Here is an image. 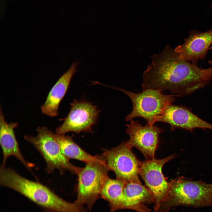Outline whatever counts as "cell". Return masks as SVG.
Masks as SVG:
<instances>
[{
	"label": "cell",
	"instance_id": "8992f818",
	"mask_svg": "<svg viewBox=\"0 0 212 212\" xmlns=\"http://www.w3.org/2000/svg\"><path fill=\"white\" fill-rule=\"evenodd\" d=\"M115 89L127 95L132 105V112L125 117L126 121L140 117L144 119L150 125L158 122L164 111L175 101V96L165 95L153 89H147L135 93L121 89Z\"/></svg>",
	"mask_w": 212,
	"mask_h": 212
},
{
	"label": "cell",
	"instance_id": "5b68a950",
	"mask_svg": "<svg viewBox=\"0 0 212 212\" xmlns=\"http://www.w3.org/2000/svg\"><path fill=\"white\" fill-rule=\"evenodd\" d=\"M36 130L37 133L36 136L25 135L24 138L43 157L46 165L47 173H52L57 169L61 175L66 171L77 175L82 168L71 164L62 154L54 137L53 132L44 126L38 127Z\"/></svg>",
	"mask_w": 212,
	"mask_h": 212
},
{
	"label": "cell",
	"instance_id": "9c48e42d",
	"mask_svg": "<svg viewBox=\"0 0 212 212\" xmlns=\"http://www.w3.org/2000/svg\"><path fill=\"white\" fill-rule=\"evenodd\" d=\"M62 125L56 130V133L65 135L69 132H92V127L97 120L100 111L92 103L74 100Z\"/></svg>",
	"mask_w": 212,
	"mask_h": 212
},
{
	"label": "cell",
	"instance_id": "e0dca14e",
	"mask_svg": "<svg viewBox=\"0 0 212 212\" xmlns=\"http://www.w3.org/2000/svg\"><path fill=\"white\" fill-rule=\"evenodd\" d=\"M53 136L62 154L68 159H75L86 163L96 158L97 155L93 156L85 151L74 142L71 136L54 133Z\"/></svg>",
	"mask_w": 212,
	"mask_h": 212
},
{
	"label": "cell",
	"instance_id": "7c38bea8",
	"mask_svg": "<svg viewBox=\"0 0 212 212\" xmlns=\"http://www.w3.org/2000/svg\"><path fill=\"white\" fill-rule=\"evenodd\" d=\"M17 122H7L5 120L1 108L0 110V143L2 150L3 167L8 158L14 156L19 160L35 177L37 178L32 171L35 165L27 161L23 157L19 147L14 133V130L17 127Z\"/></svg>",
	"mask_w": 212,
	"mask_h": 212
},
{
	"label": "cell",
	"instance_id": "277c9868",
	"mask_svg": "<svg viewBox=\"0 0 212 212\" xmlns=\"http://www.w3.org/2000/svg\"><path fill=\"white\" fill-rule=\"evenodd\" d=\"M110 170L103 154L97 155L95 159L86 163L77 175V195L74 203L80 207L86 205L89 210H91L100 198L101 190L109 177Z\"/></svg>",
	"mask_w": 212,
	"mask_h": 212
},
{
	"label": "cell",
	"instance_id": "3957f363",
	"mask_svg": "<svg viewBox=\"0 0 212 212\" xmlns=\"http://www.w3.org/2000/svg\"><path fill=\"white\" fill-rule=\"evenodd\" d=\"M169 183L167 196L158 212H168L172 208L179 206H212V183L181 176Z\"/></svg>",
	"mask_w": 212,
	"mask_h": 212
},
{
	"label": "cell",
	"instance_id": "30bf717a",
	"mask_svg": "<svg viewBox=\"0 0 212 212\" xmlns=\"http://www.w3.org/2000/svg\"><path fill=\"white\" fill-rule=\"evenodd\" d=\"M126 125L127 133L129 140L126 142L127 145L131 148L135 147L138 149L147 160L153 158L158 143V136L163 130L156 126L148 124L142 126L138 122L132 120Z\"/></svg>",
	"mask_w": 212,
	"mask_h": 212
},
{
	"label": "cell",
	"instance_id": "ac0fdd59",
	"mask_svg": "<svg viewBox=\"0 0 212 212\" xmlns=\"http://www.w3.org/2000/svg\"><path fill=\"white\" fill-rule=\"evenodd\" d=\"M209 63L212 65V61H210Z\"/></svg>",
	"mask_w": 212,
	"mask_h": 212
},
{
	"label": "cell",
	"instance_id": "7a4b0ae2",
	"mask_svg": "<svg viewBox=\"0 0 212 212\" xmlns=\"http://www.w3.org/2000/svg\"><path fill=\"white\" fill-rule=\"evenodd\" d=\"M0 184L24 196L47 212H87L84 208L64 200L45 185L25 178L11 168L0 167Z\"/></svg>",
	"mask_w": 212,
	"mask_h": 212
},
{
	"label": "cell",
	"instance_id": "4fadbf2b",
	"mask_svg": "<svg viewBox=\"0 0 212 212\" xmlns=\"http://www.w3.org/2000/svg\"><path fill=\"white\" fill-rule=\"evenodd\" d=\"M212 44V29L191 33L182 45L174 49L182 59L195 62L204 57Z\"/></svg>",
	"mask_w": 212,
	"mask_h": 212
},
{
	"label": "cell",
	"instance_id": "9a60e30c",
	"mask_svg": "<svg viewBox=\"0 0 212 212\" xmlns=\"http://www.w3.org/2000/svg\"><path fill=\"white\" fill-rule=\"evenodd\" d=\"M125 181L108 177L102 188L100 198L107 201L112 211L130 209L136 211L135 207L125 197L123 192Z\"/></svg>",
	"mask_w": 212,
	"mask_h": 212
},
{
	"label": "cell",
	"instance_id": "5bb4252c",
	"mask_svg": "<svg viewBox=\"0 0 212 212\" xmlns=\"http://www.w3.org/2000/svg\"><path fill=\"white\" fill-rule=\"evenodd\" d=\"M78 64L77 62H73L52 88L45 102L41 107L42 113L50 117L58 115L59 104L68 88L73 76L76 72Z\"/></svg>",
	"mask_w": 212,
	"mask_h": 212
},
{
	"label": "cell",
	"instance_id": "6da1fadb",
	"mask_svg": "<svg viewBox=\"0 0 212 212\" xmlns=\"http://www.w3.org/2000/svg\"><path fill=\"white\" fill-rule=\"evenodd\" d=\"M151 58L143 75V91L168 90L182 96L203 87L212 77V67L203 69L188 62L169 45Z\"/></svg>",
	"mask_w": 212,
	"mask_h": 212
},
{
	"label": "cell",
	"instance_id": "52a82bcc",
	"mask_svg": "<svg viewBox=\"0 0 212 212\" xmlns=\"http://www.w3.org/2000/svg\"><path fill=\"white\" fill-rule=\"evenodd\" d=\"M107 165L116 178L125 182L141 183L138 174L140 162L125 142L103 153Z\"/></svg>",
	"mask_w": 212,
	"mask_h": 212
},
{
	"label": "cell",
	"instance_id": "ba28073f",
	"mask_svg": "<svg viewBox=\"0 0 212 212\" xmlns=\"http://www.w3.org/2000/svg\"><path fill=\"white\" fill-rule=\"evenodd\" d=\"M175 157V155L173 154L160 159L154 158L140 162L139 174L155 198L154 212H158L170 188L169 183L166 180L162 168L165 163Z\"/></svg>",
	"mask_w": 212,
	"mask_h": 212
},
{
	"label": "cell",
	"instance_id": "2e32d148",
	"mask_svg": "<svg viewBox=\"0 0 212 212\" xmlns=\"http://www.w3.org/2000/svg\"><path fill=\"white\" fill-rule=\"evenodd\" d=\"M127 200L138 212H150L151 209L145 204L155 203V198L150 190L141 183L125 182L123 189Z\"/></svg>",
	"mask_w": 212,
	"mask_h": 212
},
{
	"label": "cell",
	"instance_id": "8fae6325",
	"mask_svg": "<svg viewBox=\"0 0 212 212\" xmlns=\"http://www.w3.org/2000/svg\"><path fill=\"white\" fill-rule=\"evenodd\" d=\"M167 123L170 130L181 128L192 131L195 128L212 130V125L203 120L183 107L171 105L168 107L160 117L158 122Z\"/></svg>",
	"mask_w": 212,
	"mask_h": 212
}]
</instances>
